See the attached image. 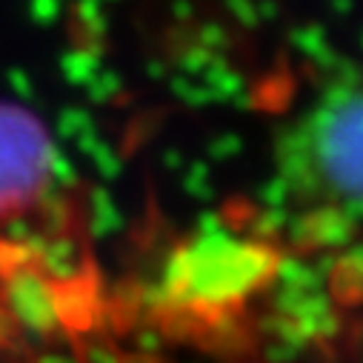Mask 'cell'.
<instances>
[{"label":"cell","mask_w":363,"mask_h":363,"mask_svg":"<svg viewBox=\"0 0 363 363\" xmlns=\"http://www.w3.org/2000/svg\"><path fill=\"white\" fill-rule=\"evenodd\" d=\"M275 203L306 238L363 226V69L323 80L275 140Z\"/></svg>","instance_id":"cell-1"},{"label":"cell","mask_w":363,"mask_h":363,"mask_svg":"<svg viewBox=\"0 0 363 363\" xmlns=\"http://www.w3.org/2000/svg\"><path fill=\"white\" fill-rule=\"evenodd\" d=\"M281 275L284 255L269 238L212 223L174 246L157 295L169 318L218 326L238 320Z\"/></svg>","instance_id":"cell-2"},{"label":"cell","mask_w":363,"mask_h":363,"mask_svg":"<svg viewBox=\"0 0 363 363\" xmlns=\"http://www.w3.org/2000/svg\"><path fill=\"white\" fill-rule=\"evenodd\" d=\"M57 184V146L46 123L0 101V223L32 212Z\"/></svg>","instance_id":"cell-3"}]
</instances>
